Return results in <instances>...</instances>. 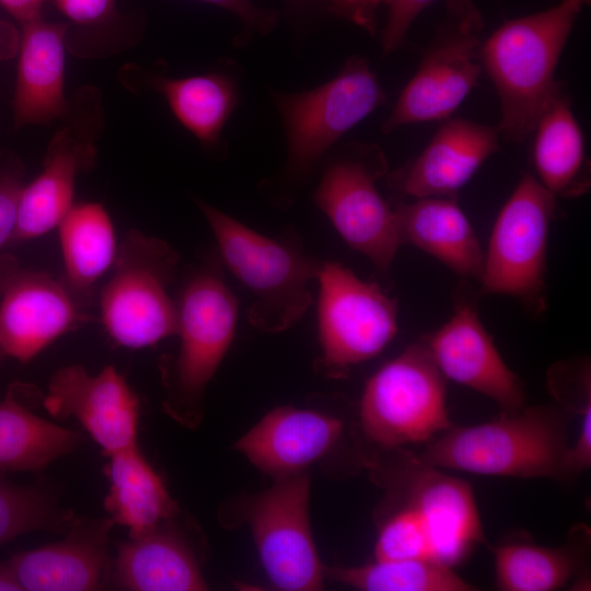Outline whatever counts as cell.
<instances>
[{
	"mask_svg": "<svg viewBox=\"0 0 591 591\" xmlns=\"http://www.w3.org/2000/svg\"><path fill=\"white\" fill-rule=\"evenodd\" d=\"M73 520L47 489L15 485L0 472V545L36 530L66 533Z\"/></svg>",
	"mask_w": 591,
	"mask_h": 591,
	"instance_id": "obj_31",
	"label": "cell"
},
{
	"mask_svg": "<svg viewBox=\"0 0 591 591\" xmlns=\"http://www.w3.org/2000/svg\"><path fill=\"white\" fill-rule=\"evenodd\" d=\"M20 587L13 579L4 564H0V591H20Z\"/></svg>",
	"mask_w": 591,
	"mask_h": 591,
	"instance_id": "obj_38",
	"label": "cell"
},
{
	"mask_svg": "<svg viewBox=\"0 0 591 591\" xmlns=\"http://www.w3.org/2000/svg\"><path fill=\"white\" fill-rule=\"evenodd\" d=\"M208 2L234 14L244 26L257 33L270 32L277 22L276 13L263 9L252 0H200Z\"/></svg>",
	"mask_w": 591,
	"mask_h": 591,
	"instance_id": "obj_36",
	"label": "cell"
},
{
	"mask_svg": "<svg viewBox=\"0 0 591 591\" xmlns=\"http://www.w3.org/2000/svg\"><path fill=\"white\" fill-rule=\"evenodd\" d=\"M69 21L92 25L107 20L114 12L115 0H51Z\"/></svg>",
	"mask_w": 591,
	"mask_h": 591,
	"instance_id": "obj_35",
	"label": "cell"
},
{
	"mask_svg": "<svg viewBox=\"0 0 591 591\" xmlns=\"http://www.w3.org/2000/svg\"><path fill=\"white\" fill-rule=\"evenodd\" d=\"M13 117L16 127L65 118L66 26L42 16L22 24Z\"/></svg>",
	"mask_w": 591,
	"mask_h": 591,
	"instance_id": "obj_21",
	"label": "cell"
},
{
	"mask_svg": "<svg viewBox=\"0 0 591 591\" xmlns=\"http://www.w3.org/2000/svg\"><path fill=\"white\" fill-rule=\"evenodd\" d=\"M436 0H384L389 9L381 45L385 54L399 49L417 16Z\"/></svg>",
	"mask_w": 591,
	"mask_h": 591,
	"instance_id": "obj_33",
	"label": "cell"
},
{
	"mask_svg": "<svg viewBox=\"0 0 591 591\" xmlns=\"http://www.w3.org/2000/svg\"><path fill=\"white\" fill-rule=\"evenodd\" d=\"M359 419L366 439L381 451L425 444L453 425L444 376L424 338L368 380Z\"/></svg>",
	"mask_w": 591,
	"mask_h": 591,
	"instance_id": "obj_7",
	"label": "cell"
},
{
	"mask_svg": "<svg viewBox=\"0 0 591 591\" xmlns=\"http://www.w3.org/2000/svg\"><path fill=\"white\" fill-rule=\"evenodd\" d=\"M344 422L313 409L280 406L267 413L234 448L275 480L303 473L338 443Z\"/></svg>",
	"mask_w": 591,
	"mask_h": 591,
	"instance_id": "obj_19",
	"label": "cell"
},
{
	"mask_svg": "<svg viewBox=\"0 0 591 591\" xmlns=\"http://www.w3.org/2000/svg\"><path fill=\"white\" fill-rule=\"evenodd\" d=\"M57 228L65 267L62 282L84 305L117 255L119 244L111 217L100 202L73 204Z\"/></svg>",
	"mask_w": 591,
	"mask_h": 591,
	"instance_id": "obj_28",
	"label": "cell"
},
{
	"mask_svg": "<svg viewBox=\"0 0 591 591\" xmlns=\"http://www.w3.org/2000/svg\"><path fill=\"white\" fill-rule=\"evenodd\" d=\"M556 206L535 176H522L491 230L479 296L515 298L534 314L546 310L547 242Z\"/></svg>",
	"mask_w": 591,
	"mask_h": 591,
	"instance_id": "obj_11",
	"label": "cell"
},
{
	"mask_svg": "<svg viewBox=\"0 0 591 591\" xmlns=\"http://www.w3.org/2000/svg\"><path fill=\"white\" fill-rule=\"evenodd\" d=\"M498 128L448 118L412 161L385 179L390 189L413 198L453 197L499 149Z\"/></svg>",
	"mask_w": 591,
	"mask_h": 591,
	"instance_id": "obj_18",
	"label": "cell"
},
{
	"mask_svg": "<svg viewBox=\"0 0 591 591\" xmlns=\"http://www.w3.org/2000/svg\"><path fill=\"white\" fill-rule=\"evenodd\" d=\"M385 97L376 73L359 56L347 59L334 78L312 90L273 92L287 139L278 204L288 205L289 192L305 182L332 147Z\"/></svg>",
	"mask_w": 591,
	"mask_h": 591,
	"instance_id": "obj_4",
	"label": "cell"
},
{
	"mask_svg": "<svg viewBox=\"0 0 591 591\" xmlns=\"http://www.w3.org/2000/svg\"><path fill=\"white\" fill-rule=\"evenodd\" d=\"M0 267V350L28 362L62 335L90 322L84 305L45 271Z\"/></svg>",
	"mask_w": 591,
	"mask_h": 591,
	"instance_id": "obj_14",
	"label": "cell"
},
{
	"mask_svg": "<svg viewBox=\"0 0 591 591\" xmlns=\"http://www.w3.org/2000/svg\"><path fill=\"white\" fill-rule=\"evenodd\" d=\"M43 405L55 418L74 417L106 456L138 445L140 402L113 366L95 375L80 364L60 368Z\"/></svg>",
	"mask_w": 591,
	"mask_h": 591,
	"instance_id": "obj_16",
	"label": "cell"
},
{
	"mask_svg": "<svg viewBox=\"0 0 591 591\" xmlns=\"http://www.w3.org/2000/svg\"><path fill=\"white\" fill-rule=\"evenodd\" d=\"M467 286L465 281L459 286L450 318L424 339L444 378L490 398L500 414H514L525 404L523 383L480 322L479 294H472Z\"/></svg>",
	"mask_w": 591,
	"mask_h": 591,
	"instance_id": "obj_15",
	"label": "cell"
},
{
	"mask_svg": "<svg viewBox=\"0 0 591 591\" xmlns=\"http://www.w3.org/2000/svg\"><path fill=\"white\" fill-rule=\"evenodd\" d=\"M0 356H2V352H1V350H0Z\"/></svg>",
	"mask_w": 591,
	"mask_h": 591,
	"instance_id": "obj_40",
	"label": "cell"
},
{
	"mask_svg": "<svg viewBox=\"0 0 591 591\" xmlns=\"http://www.w3.org/2000/svg\"><path fill=\"white\" fill-rule=\"evenodd\" d=\"M104 473L109 483L107 517L127 528L129 537L144 535L178 513L164 480L138 445L108 456Z\"/></svg>",
	"mask_w": 591,
	"mask_h": 591,
	"instance_id": "obj_25",
	"label": "cell"
},
{
	"mask_svg": "<svg viewBox=\"0 0 591 591\" xmlns=\"http://www.w3.org/2000/svg\"><path fill=\"white\" fill-rule=\"evenodd\" d=\"M589 532L572 530L568 542L547 547L510 541L494 548L496 587L502 591H554L579 580L587 561Z\"/></svg>",
	"mask_w": 591,
	"mask_h": 591,
	"instance_id": "obj_26",
	"label": "cell"
},
{
	"mask_svg": "<svg viewBox=\"0 0 591 591\" xmlns=\"http://www.w3.org/2000/svg\"><path fill=\"white\" fill-rule=\"evenodd\" d=\"M483 30V14L472 0H448L416 73L381 125L383 134L450 118L478 83Z\"/></svg>",
	"mask_w": 591,
	"mask_h": 591,
	"instance_id": "obj_10",
	"label": "cell"
},
{
	"mask_svg": "<svg viewBox=\"0 0 591 591\" xmlns=\"http://www.w3.org/2000/svg\"><path fill=\"white\" fill-rule=\"evenodd\" d=\"M219 262L193 273L177 303L179 350L167 374L165 406L175 418L194 421L205 390L225 357L239 316V302Z\"/></svg>",
	"mask_w": 591,
	"mask_h": 591,
	"instance_id": "obj_8",
	"label": "cell"
},
{
	"mask_svg": "<svg viewBox=\"0 0 591 591\" xmlns=\"http://www.w3.org/2000/svg\"><path fill=\"white\" fill-rule=\"evenodd\" d=\"M164 522L117 545L111 582L131 591H201L208 586L183 536Z\"/></svg>",
	"mask_w": 591,
	"mask_h": 591,
	"instance_id": "obj_23",
	"label": "cell"
},
{
	"mask_svg": "<svg viewBox=\"0 0 591 591\" xmlns=\"http://www.w3.org/2000/svg\"><path fill=\"white\" fill-rule=\"evenodd\" d=\"M316 369L343 378L349 369L379 355L397 333V302L376 282L360 279L338 262H323L318 274Z\"/></svg>",
	"mask_w": 591,
	"mask_h": 591,
	"instance_id": "obj_12",
	"label": "cell"
},
{
	"mask_svg": "<svg viewBox=\"0 0 591 591\" xmlns=\"http://www.w3.org/2000/svg\"><path fill=\"white\" fill-rule=\"evenodd\" d=\"M335 15L354 23L369 34L376 31V15L384 0H324Z\"/></svg>",
	"mask_w": 591,
	"mask_h": 591,
	"instance_id": "obj_34",
	"label": "cell"
},
{
	"mask_svg": "<svg viewBox=\"0 0 591 591\" xmlns=\"http://www.w3.org/2000/svg\"><path fill=\"white\" fill-rule=\"evenodd\" d=\"M81 441V432L35 415L13 387L0 401V472L42 471Z\"/></svg>",
	"mask_w": 591,
	"mask_h": 591,
	"instance_id": "obj_29",
	"label": "cell"
},
{
	"mask_svg": "<svg viewBox=\"0 0 591 591\" xmlns=\"http://www.w3.org/2000/svg\"><path fill=\"white\" fill-rule=\"evenodd\" d=\"M387 172L386 157L376 144L345 143L328 155L313 195L343 240L383 276L401 245L392 205L376 187Z\"/></svg>",
	"mask_w": 591,
	"mask_h": 591,
	"instance_id": "obj_9",
	"label": "cell"
},
{
	"mask_svg": "<svg viewBox=\"0 0 591 591\" xmlns=\"http://www.w3.org/2000/svg\"><path fill=\"white\" fill-rule=\"evenodd\" d=\"M96 148L70 126L50 140L42 172L21 190L16 225L10 244L44 235L57 228L73 206L76 181L92 169Z\"/></svg>",
	"mask_w": 591,
	"mask_h": 591,
	"instance_id": "obj_20",
	"label": "cell"
},
{
	"mask_svg": "<svg viewBox=\"0 0 591 591\" xmlns=\"http://www.w3.org/2000/svg\"><path fill=\"white\" fill-rule=\"evenodd\" d=\"M590 0L557 4L503 22L483 40L479 59L500 106L498 131L514 143L531 136L559 82L555 71L572 26Z\"/></svg>",
	"mask_w": 591,
	"mask_h": 591,
	"instance_id": "obj_1",
	"label": "cell"
},
{
	"mask_svg": "<svg viewBox=\"0 0 591 591\" xmlns=\"http://www.w3.org/2000/svg\"><path fill=\"white\" fill-rule=\"evenodd\" d=\"M292 9L304 10L309 8L314 0H285Z\"/></svg>",
	"mask_w": 591,
	"mask_h": 591,
	"instance_id": "obj_39",
	"label": "cell"
},
{
	"mask_svg": "<svg viewBox=\"0 0 591 591\" xmlns=\"http://www.w3.org/2000/svg\"><path fill=\"white\" fill-rule=\"evenodd\" d=\"M114 523L106 518H74L62 540L23 551L3 563L21 590L91 591L111 582L108 551Z\"/></svg>",
	"mask_w": 591,
	"mask_h": 591,
	"instance_id": "obj_17",
	"label": "cell"
},
{
	"mask_svg": "<svg viewBox=\"0 0 591 591\" xmlns=\"http://www.w3.org/2000/svg\"><path fill=\"white\" fill-rule=\"evenodd\" d=\"M392 208L401 245H413L456 275L479 281L485 253L456 198H415Z\"/></svg>",
	"mask_w": 591,
	"mask_h": 591,
	"instance_id": "obj_22",
	"label": "cell"
},
{
	"mask_svg": "<svg viewBox=\"0 0 591 591\" xmlns=\"http://www.w3.org/2000/svg\"><path fill=\"white\" fill-rule=\"evenodd\" d=\"M149 83L164 97L178 123L205 147L219 143L240 103L239 81L228 69L182 78L158 76Z\"/></svg>",
	"mask_w": 591,
	"mask_h": 591,
	"instance_id": "obj_27",
	"label": "cell"
},
{
	"mask_svg": "<svg viewBox=\"0 0 591 591\" xmlns=\"http://www.w3.org/2000/svg\"><path fill=\"white\" fill-rule=\"evenodd\" d=\"M537 181L556 198L586 194L590 187L583 134L561 85L551 97L531 134Z\"/></svg>",
	"mask_w": 591,
	"mask_h": 591,
	"instance_id": "obj_24",
	"label": "cell"
},
{
	"mask_svg": "<svg viewBox=\"0 0 591 591\" xmlns=\"http://www.w3.org/2000/svg\"><path fill=\"white\" fill-rule=\"evenodd\" d=\"M572 418L560 404L524 406L480 425H452L415 455L438 468L568 482L566 459Z\"/></svg>",
	"mask_w": 591,
	"mask_h": 591,
	"instance_id": "obj_2",
	"label": "cell"
},
{
	"mask_svg": "<svg viewBox=\"0 0 591 591\" xmlns=\"http://www.w3.org/2000/svg\"><path fill=\"white\" fill-rule=\"evenodd\" d=\"M46 0H0V5L21 24L39 16Z\"/></svg>",
	"mask_w": 591,
	"mask_h": 591,
	"instance_id": "obj_37",
	"label": "cell"
},
{
	"mask_svg": "<svg viewBox=\"0 0 591 591\" xmlns=\"http://www.w3.org/2000/svg\"><path fill=\"white\" fill-rule=\"evenodd\" d=\"M310 478L305 472L277 479L243 500L260 561L271 583L285 591L323 588L324 566L309 518Z\"/></svg>",
	"mask_w": 591,
	"mask_h": 591,
	"instance_id": "obj_13",
	"label": "cell"
},
{
	"mask_svg": "<svg viewBox=\"0 0 591 591\" xmlns=\"http://www.w3.org/2000/svg\"><path fill=\"white\" fill-rule=\"evenodd\" d=\"M325 577L363 591H474L453 568L424 559L375 560L356 567H324Z\"/></svg>",
	"mask_w": 591,
	"mask_h": 591,
	"instance_id": "obj_30",
	"label": "cell"
},
{
	"mask_svg": "<svg viewBox=\"0 0 591 591\" xmlns=\"http://www.w3.org/2000/svg\"><path fill=\"white\" fill-rule=\"evenodd\" d=\"M393 451L396 459L386 466L371 462L372 471L389 490L385 513L422 537L431 561L454 569L485 541L471 485L419 461L412 451Z\"/></svg>",
	"mask_w": 591,
	"mask_h": 591,
	"instance_id": "obj_5",
	"label": "cell"
},
{
	"mask_svg": "<svg viewBox=\"0 0 591 591\" xmlns=\"http://www.w3.org/2000/svg\"><path fill=\"white\" fill-rule=\"evenodd\" d=\"M196 204L223 265L252 296L246 310L250 324L278 333L299 322L312 304L310 285L323 262L304 252L294 231L269 237L202 200Z\"/></svg>",
	"mask_w": 591,
	"mask_h": 591,
	"instance_id": "obj_3",
	"label": "cell"
},
{
	"mask_svg": "<svg viewBox=\"0 0 591 591\" xmlns=\"http://www.w3.org/2000/svg\"><path fill=\"white\" fill-rule=\"evenodd\" d=\"M25 185L22 163L13 155L0 158V251L13 236L21 190Z\"/></svg>",
	"mask_w": 591,
	"mask_h": 591,
	"instance_id": "obj_32",
	"label": "cell"
},
{
	"mask_svg": "<svg viewBox=\"0 0 591 591\" xmlns=\"http://www.w3.org/2000/svg\"><path fill=\"white\" fill-rule=\"evenodd\" d=\"M177 267L178 255L165 241L138 230L126 233L100 297L102 324L116 345L140 349L176 335L170 287Z\"/></svg>",
	"mask_w": 591,
	"mask_h": 591,
	"instance_id": "obj_6",
	"label": "cell"
}]
</instances>
